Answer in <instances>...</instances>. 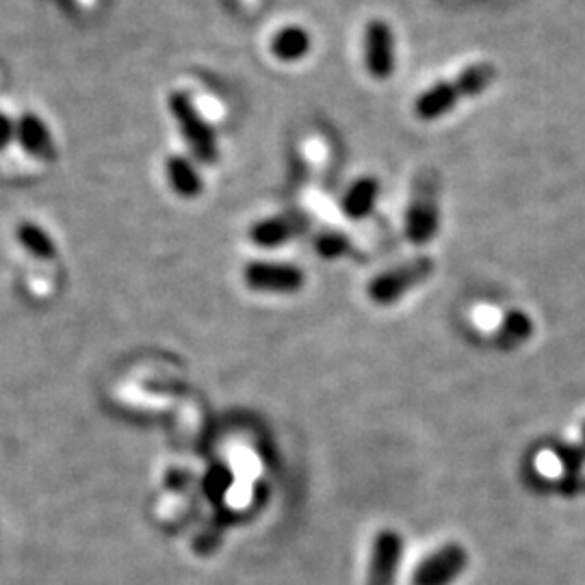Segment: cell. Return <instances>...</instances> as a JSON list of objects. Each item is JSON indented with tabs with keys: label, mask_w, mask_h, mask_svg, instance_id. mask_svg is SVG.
Returning <instances> with one entry per match:
<instances>
[{
	"label": "cell",
	"mask_w": 585,
	"mask_h": 585,
	"mask_svg": "<svg viewBox=\"0 0 585 585\" xmlns=\"http://www.w3.org/2000/svg\"><path fill=\"white\" fill-rule=\"evenodd\" d=\"M499 78L497 65L490 61L471 63L451 81L436 83L414 102V113L423 122H434L438 117L451 113L462 100L481 96Z\"/></svg>",
	"instance_id": "6da1fadb"
},
{
	"label": "cell",
	"mask_w": 585,
	"mask_h": 585,
	"mask_svg": "<svg viewBox=\"0 0 585 585\" xmlns=\"http://www.w3.org/2000/svg\"><path fill=\"white\" fill-rule=\"evenodd\" d=\"M440 228V178L434 169H423L414 178L410 202L403 217V230L414 245H427Z\"/></svg>",
	"instance_id": "7a4b0ae2"
},
{
	"label": "cell",
	"mask_w": 585,
	"mask_h": 585,
	"mask_svg": "<svg viewBox=\"0 0 585 585\" xmlns=\"http://www.w3.org/2000/svg\"><path fill=\"white\" fill-rule=\"evenodd\" d=\"M167 107L195 159L204 165L217 163L219 148L215 130L211 128V122H208V117L200 111L195 100L189 94H185V91H174L167 100Z\"/></svg>",
	"instance_id": "3957f363"
},
{
	"label": "cell",
	"mask_w": 585,
	"mask_h": 585,
	"mask_svg": "<svg viewBox=\"0 0 585 585\" xmlns=\"http://www.w3.org/2000/svg\"><path fill=\"white\" fill-rule=\"evenodd\" d=\"M436 260L429 256H416L408 263L388 269L380 276H375L369 284V297L377 306H393L399 299L410 293L416 286H421L425 280L434 276Z\"/></svg>",
	"instance_id": "277c9868"
},
{
	"label": "cell",
	"mask_w": 585,
	"mask_h": 585,
	"mask_svg": "<svg viewBox=\"0 0 585 585\" xmlns=\"http://www.w3.org/2000/svg\"><path fill=\"white\" fill-rule=\"evenodd\" d=\"M364 65L373 81H388L397 70V42L386 20L375 18L364 29Z\"/></svg>",
	"instance_id": "5b68a950"
},
{
	"label": "cell",
	"mask_w": 585,
	"mask_h": 585,
	"mask_svg": "<svg viewBox=\"0 0 585 585\" xmlns=\"http://www.w3.org/2000/svg\"><path fill=\"white\" fill-rule=\"evenodd\" d=\"M243 280L252 291L260 293H297L304 286V271L289 263L254 260L245 267Z\"/></svg>",
	"instance_id": "8992f818"
},
{
	"label": "cell",
	"mask_w": 585,
	"mask_h": 585,
	"mask_svg": "<svg viewBox=\"0 0 585 585\" xmlns=\"http://www.w3.org/2000/svg\"><path fill=\"white\" fill-rule=\"evenodd\" d=\"M468 566V553L460 544H447L425 557L414 572V585H451Z\"/></svg>",
	"instance_id": "52a82bcc"
},
{
	"label": "cell",
	"mask_w": 585,
	"mask_h": 585,
	"mask_svg": "<svg viewBox=\"0 0 585 585\" xmlns=\"http://www.w3.org/2000/svg\"><path fill=\"white\" fill-rule=\"evenodd\" d=\"M403 555V540L397 531H382L375 538L371 564H369V585H393Z\"/></svg>",
	"instance_id": "ba28073f"
},
{
	"label": "cell",
	"mask_w": 585,
	"mask_h": 585,
	"mask_svg": "<svg viewBox=\"0 0 585 585\" xmlns=\"http://www.w3.org/2000/svg\"><path fill=\"white\" fill-rule=\"evenodd\" d=\"M306 230V219L297 213H282L256 221L250 228V239L254 245L265 247V250H273L297 239L299 234Z\"/></svg>",
	"instance_id": "9c48e42d"
},
{
	"label": "cell",
	"mask_w": 585,
	"mask_h": 585,
	"mask_svg": "<svg viewBox=\"0 0 585 585\" xmlns=\"http://www.w3.org/2000/svg\"><path fill=\"white\" fill-rule=\"evenodd\" d=\"M16 143L26 154L39 161H52L57 156L50 128L35 113H22L16 120Z\"/></svg>",
	"instance_id": "30bf717a"
},
{
	"label": "cell",
	"mask_w": 585,
	"mask_h": 585,
	"mask_svg": "<svg viewBox=\"0 0 585 585\" xmlns=\"http://www.w3.org/2000/svg\"><path fill=\"white\" fill-rule=\"evenodd\" d=\"M380 180L373 176H362L351 182L341 198V213L351 221L367 219L377 202H380Z\"/></svg>",
	"instance_id": "8fae6325"
},
{
	"label": "cell",
	"mask_w": 585,
	"mask_h": 585,
	"mask_svg": "<svg viewBox=\"0 0 585 585\" xmlns=\"http://www.w3.org/2000/svg\"><path fill=\"white\" fill-rule=\"evenodd\" d=\"M165 178L167 185L182 200H195L204 191V182L198 167L187 156L174 154L165 161Z\"/></svg>",
	"instance_id": "7c38bea8"
},
{
	"label": "cell",
	"mask_w": 585,
	"mask_h": 585,
	"mask_svg": "<svg viewBox=\"0 0 585 585\" xmlns=\"http://www.w3.org/2000/svg\"><path fill=\"white\" fill-rule=\"evenodd\" d=\"M271 55L282 63H297L306 59L308 52L312 50V35L304 29V26H284L276 35L271 37Z\"/></svg>",
	"instance_id": "4fadbf2b"
},
{
	"label": "cell",
	"mask_w": 585,
	"mask_h": 585,
	"mask_svg": "<svg viewBox=\"0 0 585 585\" xmlns=\"http://www.w3.org/2000/svg\"><path fill=\"white\" fill-rule=\"evenodd\" d=\"M16 239L26 254L35 260H42V263L57 256V243L52 239V234L35 221H22L16 228Z\"/></svg>",
	"instance_id": "5bb4252c"
},
{
	"label": "cell",
	"mask_w": 585,
	"mask_h": 585,
	"mask_svg": "<svg viewBox=\"0 0 585 585\" xmlns=\"http://www.w3.org/2000/svg\"><path fill=\"white\" fill-rule=\"evenodd\" d=\"M533 334V321L523 310H510L503 317L501 330H499V345L503 349H512L529 341Z\"/></svg>",
	"instance_id": "9a60e30c"
},
{
	"label": "cell",
	"mask_w": 585,
	"mask_h": 585,
	"mask_svg": "<svg viewBox=\"0 0 585 585\" xmlns=\"http://www.w3.org/2000/svg\"><path fill=\"white\" fill-rule=\"evenodd\" d=\"M315 252L321 258H328V260L341 258V256H347L351 252V241H349L347 234L338 232L334 228L321 230L315 237Z\"/></svg>",
	"instance_id": "2e32d148"
},
{
	"label": "cell",
	"mask_w": 585,
	"mask_h": 585,
	"mask_svg": "<svg viewBox=\"0 0 585 585\" xmlns=\"http://www.w3.org/2000/svg\"><path fill=\"white\" fill-rule=\"evenodd\" d=\"M16 143V120L0 111V150H9Z\"/></svg>",
	"instance_id": "e0dca14e"
},
{
	"label": "cell",
	"mask_w": 585,
	"mask_h": 585,
	"mask_svg": "<svg viewBox=\"0 0 585 585\" xmlns=\"http://www.w3.org/2000/svg\"><path fill=\"white\" fill-rule=\"evenodd\" d=\"M304 156H306V163L310 169H317L323 165L325 159V146L321 141H306V148H304Z\"/></svg>",
	"instance_id": "ac0fdd59"
},
{
	"label": "cell",
	"mask_w": 585,
	"mask_h": 585,
	"mask_svg": "<svg viewBox=\"0 0 585 585\" xmlns=\"http://www.w3.org/2000/svg\"><path fill=\"white\" fill-rule=\"evenodd\" d=\"M74 3L78 5V7H83V9H91L96 5V0H74Z\"/></svg>",
	"instance_id": "d6986e66"
},
{
	"label": "cell",
	"mask_w": 585,
	"mask_h": 585,
	"mask_svg": "<svg viewBox=\"0 0 585 585\" xmlns=\"http://www.w3.org/2000/svg\"><path fill=\"white\" fill-rule=\"evenodd\" d=\"M583 440H585V425H583Z\"/></svg>",
	"instance_id": "ffe728a7"
}]
</instances>
